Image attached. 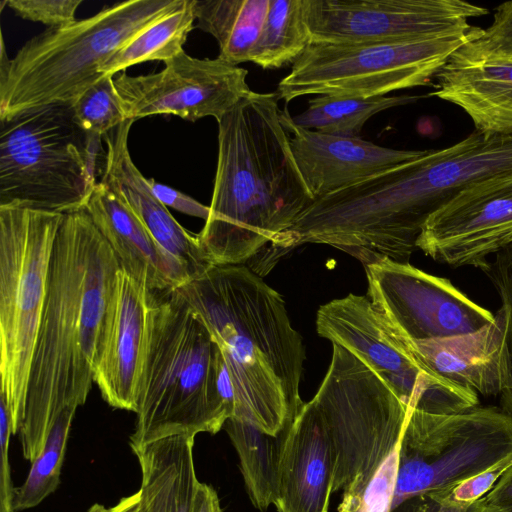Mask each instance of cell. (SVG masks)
<instances>
[{"label": "cell", "instance_id": "cell-1", "mask_svg": "<svg viewBox=\"0 0 512 512\" xmlns=\"http://www.w3.org/2000/svg\"><path fill=\"white\" fill-rule=\"evenodd\" d=\"M118 259L86 209L64 215L18 435L32 462L67 408L86 402L104 341Z\"/></svg>", "mask_w": 512, "mask_h": 512}, {"label": "cell", "instance_id": "cell-2", "mask_svg": "<svg viewBox=\"0 0 512 512\" xmlns=\"http://www.w3.org/2000/svg\"><path fill=\"white\" fill-rule=\"evenodd\" d=\"M278 100L276 93L251 90L217 121L210 212L196 235L213 266L245 264L268 243L271 255L315 200L296 165Z\"/></svg>", "mask_w": 512, "mask_h": 512}, {"label": "cell", "instance_id": "cell-3", "mask_svg": "<svg viewBox=\"0 0 512 512\" xmlns=\"http://www.w3.org/2000/svg\"><path fill=\"white\" fill-rule=\"evenodd\" d=\"M177 289L223 354L233 418L273 436L290 427L304 404L305 349L282 296L244 264L212 266Z\"/></svg>", "mask_w": 512, "mask_h": 512}, {"label": "cell", "instance_id": "cell-4", "mask_svg": "<svg viewBox=\"0 0 512 512\" xmlns=\"http://www.w3.org/2000/svg\"><path fill=\"white\" fill-rule=\"evenodd\" d=\"M234 415L223 354L177 288L151 290L149 345L130 447L215 434Z\"/></svg>", "mask_w": 512, "mask_h": 512}, {"label": "cell", "instance_id": "cell-5", "mask_svg": "<svg viewBox=\"0 0 512 512\" xmlns=\"http://www.w3.org/2000/svg\"><path fill=\"white\" fill-rule=\"evenodd\" d=\"M186 0H128L47 28L9 59L2 37L0 119L50 104H72L104 76L101 66L145 28Z\"/></svg>", "mask_w": 512, "mask_h": 512}, {"label": "cell", "instance_id": "cell-6", "mask_svg": "<svg viewBox=\"0 0 512 512\" xmlns=\"http://www.w3.org/2000/svg\"><path fill=\"white\" fill-rule=\"evenodd\" d=\"M101 138L78 126L71 104L0 119V206L84 209L104 170Z\"/></svg>", "mask_w": 512, "mask_h": 512}, {"label": "cell", "instance_id": "cell-7", "mask_svg": "<svg viewBox=\"0 0 512 512\" xmlns=\"http://www.w3.org/2000/svg\"><path fill=\"white\" fill-rule=\"evenodd\" d=\"M64 215L0 206V391L14 435L24 417L51 259Z\"/></svg>", "mask_w": 512, "mask_h": 512}, {"label": "cell", "instance_id": "cell-8", "mask_svg": "<svg viewBox=\"0 0 512 512\" xmlns=\"http://www.w3.org/2000/svg\"><path fill=\"white\" fill-rule=\"evenodd\" d=\"M332 358L313 399L333 453L332 492L358 495L401 444L409 408L362 360L333 343Z\"/></svg>", "mask_w": 512, "mask_h": 512}, {"label": "cell", "instance_id": "cell-9", "mask_svg": "<svg viewBox=\"0 0 512 512\" xmlns=\"http://www.w3.org/2000/svg\"><path fill=\"white\" fill-rule=\"evenodd\" d=\"M479 31L421 41L311 42L275 93L287 104L307 95L369 98L428 85Z\"/></svg>", "mask_w": 512, "mask_h": 512}, {"label": "cell", "instance_id": "cell-10", "mask_svg": "<svg viewBox=\"0 0 512 512\" xmlns=\"http://www.w3.org/2000/svg\"><path fill=\"white\" fill-rule=\"evenodd\" d=\"M512 459V417L499 407L451 414L409 409L392 509Z\"/></svg>", "mask_w": 512, "mask_h": 512}, {"label": "cell", "instance_id": "cell-11", "mask_svg": "<svg viewBox=\"0 0 512 512\" xmlns=\"http://www.w3.org/2000/svg\"><path fill=\"white\" fill-rule=\"evenodd\" d=\"M318 334L338 344L371 368L408 406L451 414L478 406V393L420 364L403 346L368 297L349 294L322 305Z\"/></svg>", "mask_w": 512, "mask_h": 512}, {"label": "cell", "instance_id": "cell-12", "mask_svg": "<svg viewBox=\"0 0 512 512\" xmlns=\"http://www.w3.org/2000/svg\"><path fill=\"white\" fill-rule=\"evenodd\" d=\"M485 7L462 0H305L312 42L421 41L472 29Z\"/></svg>", "mask_w": 512, "mask_h": 512}, {"label": "cell", "instance_id": "cell-13", "mask_svg": "<svg viewBox=\"0 0 512 512\" xmlns=\"http://www.w3.org/2000/svg\"><path fill=\"white\" fill-rule=\"evenodd\" d=\"M368 298L397 334L424 341L468 334L495 321L452 282L388 259L364 266Z\"/></svg>", "mask_w": 512, "mask_h": 512}, {"label": "cell", "instance_id": "cell-14", "mask_svg": "<svg viewBox=\"0 0 512 512\" xmlns=\"http://www.w3.org/2000/svg\"><path fill=\"white\" fill-rule=\"evenodd\" d=\"M157 73L114 79L127 119L172 114L188 121H217L250 93L248 71L217 57L198 59L185 51L164 62Z\"/></svg>", "mask_w": 512, "mask_h": 512}, {"label": "cell", "instance_id": "cell-15", "mask_svg": "<svg viewBox=\"0 0 512 512\" xmlns=\"http://www.w3.org/2000/svg\"><path fill=\"white\" fill-rule=\"evenodd\" d=\"M416 244L436 262L483 270L512 247V171L460 192L427 219Z\"/></svg>", "mask_w": 512, "mask_h": 512}, {"label": "cell", "instance_id": "cell-16", "mask_svg": "<svg viewBox=\"0 0 512 512\" xmlns=\"http://www.w3.org/2000/svg\"><path fill=\"white\" fill-rule=\"evenodd\" d=\"M151 290L119 269L94 381L113 408H138L149 345Z\"/></svg>", "mask_w": 512, "mask_h": 512}, {"label": "cell", "instance_id": "cell-17", "mask_svg": "<svg viewBox=\"0 0 512 512\" xmlns=\"http://www.w3.org/2000/svg\"><path fill=\"white\" fill-rule=\"evenodd\" d=\"M280 119L301 176L314 199L350 187L421 157L426 150H397L360 137L322 133L297 125L287 108Z\"/></svg>", "mask_w": 512, "mask_h": 512}, {"label": "cell", "instance_id": "cell-18", "mask_svg": "<svg viewBox=\"0 0 512 512\" xmlns=\"http://www.w3.org/2000/svg\"><path fill=\"white\" fill-rule=\"evenodd\" d=\"M134 122L128 119L103 136L107 150L100 180L123 198L158 245L184 266L192 280L196 279L213 265L206 259L197 236L176 221L134 164L128 147Z\"/></svg>", "mask_w": 512, "mask_h": 512}, {"label": "cell", "instance_id": "cell-19", "mask_svg": "<svg viewBox=\"0 0 512 512\" xmlns=\"http://www.w3.org/2000/svg\"><path fill=\"white\" fill-rule=\"evenodd\" d=\"M115 253L120 269L149 290L179 288L192 280L174 257L162 249L123 198L99 181L85 206Z\"/></svg>", "mask_w": 512, "mask_h": 512}, {"label": "cell", "instance_id": "cell-20", "mask_svg": "<svg viewBox=\"0 0 512 512\" xmlns=\"http://www.w3.org/2000/svg\"><path fill=\"white\" fill-rule=\"evenodd\" d=\"M333 453L321 411L312 398L294 419L283 450L278 512H328Z\"/></svg>", "mask_w": 512, "mask_h": 512}, {"label": "cell", "instance_id": "cell-21", "mask_svg": "<svg viewBox=\"0 0 512 512\" xmlns=\"http://www.w3.org/2000/svg\"><path fill=\"white\" fill-rule=\"evenodd\" d=\"M393 333L420 364L440 377L483 396L500 395L505 376V315L501 307L493 323L468 334L414 341Z\"/></svg>", "mask_w": 512, "mask_h": 512}, {"label": "cell", "instance_id": "cell-22", "mask_svg": "<svg viewBox=\"0 0 512 512\" xmlns=\"http://www.w3.org/2000/svg\"><path fill=\"white\" fill-rule=\"evenodd\" d=\"M434 95L460 107L484 135L512 134V63L448 61Z\"/></svg>", "mask_w": 512, "mask_h": 512}, {"label": "cell", "instance_id": "cell-23", "mask_svg": "<svg viewBox=\"0 0 512 512\" xmlns=\"http://www.w3.org/2000/svg\"><path fill=\"white\" fill-rule=\"evenodd\" d=\"M194 438L175 435L131 447L141 470L144 512H194L201 484L194 465Z\"/></svg>", "mask_w": 512, "mask_h": 512}, {"label": "cell", "instance_id": "cell-24", "mask_svg": "<svg viewBox=\"0 0 512 512\" xmlns=\"http://www.w3.org/2000/svg\"><path fill=\"white\" fill-rule=\"evenodd\" d=\"M290 427L273 436L238 418H229L223 426L237 451L248 496L262 512L278 498L280 465Z\"/></svg>", "mask_w": 512, "mask_h": 512}, {"label": "cell", "instance_id": "cell-25", "mask_svg": "<svg viewBox=\"0 0 512 512\" xmlns=\"http://www.w3.org/2000/svg\"><path fill=\"white\" fill-rule=\"evenodd\" d=\"M268 8L269 0H196V27L216 39L219 58L238 65L250 61Z\"/></svg>", "mask_w": 512, "mask_h": 512}, {"label": "cell", "instance_id": "cell-26", "mask_svg": "<svg viewBox=\"0 0 512 512\" xmlns=\"http://www.w3.org/2000/svg\"><path fill=\"white\" fill-rule=\"evenodd\" d=\"M312 42L305 0H269L260 35L250 61L263 69L294 63Z\"/></svg>", "mask_w": 512, "mask_h": 512}, {"label": "cell", "instance_id": "cell-27", "mask_svg": "<svg viewBox=\"0 0 512 512\" xmlns=\"http://www.w3.org/2000/svg\"><path fill=\"white\" fill-rule=\"evenodd\" d=\"M196 0H186L180 9L145 28L116 51L100 68L103 76L146 61L166 62L184 51L183 45L194 28Z\"/></svg>", "mask_w": 512, "mask_h": 512}, {"label": "cell", "instance_id": "cell-28", "mask_svg": "<svg viewBox=\"0 0 512 512\" xmlns=\"http://www.w3.org/2000/svg\"><path fill=\"white\" fill-rule=\"evenodd\" d=\"M422 96L352 97L317 95L309 100L308 108L293 117L304 128L326 134L359 137L360 132L373 115L395 107L414 103Z\"/></svg>", "mask_w": 512, "mask_h": 512}, {"label": "cell", "instance_id": "cell-29", "mask_svg": "<svg viewBox=\"0 0 512 512\" xmlns=\"http://www.w3.org/2000/svg\"><path fill=\"white\" fill-rule=\"evenodd\" d=\"M75 412V408H67L55 421L43 450L31 462L25 481L15 488V512L36 507L57 489Z\"/></svg>", "mask_w": 512, "mask_h": 512}, {"label": "cell", "instance_id": "cell-30", "mask_svg": "<svg viewBox=\"0 0 512 512\" xmlns=\"http://www.w3.org/2000/svg\"><path fill=\"white\" fill-rule=\"evenodd\" d=\"M75 122L85 132L102 137L128 120L116 91L113 76H104L72 104Z\"/></svg>", "mask_w": 512, "mask_h": 512}, {"label": "cell", "instance_id": "cell-31", "mask_svg": "<svg viewBox=\"0 0 512 512\" xmlns=\"http://www.w3.org/2000/svg\"><path fill=\"white\" fill-rule=\"evenodd\" d=\"M512 59V1L495 8L493 20L486 28H480L477 36L470 39L450 58L456 63L496 62Z\"/></svg>", "mask_w": 512, "mask_h": 512}, {"label": "cell", "instance_id": "cell-32", "mask_svg": "<svg viewBox=\"0 0 512 512\" xmlns=\"http://www.w3.org/2000/svg\"><path fill=\"white\" fill-rule=\"evenodd\" d=\"M482 271L498 293L505 315V376L499 396L501 409L512 417V247L492 257Z\"/></svg>", "mask_w": 512, "mask_h": 512}, {"label": "cell", "instance_id": "cell-33", "mask_svg": "<svg viewBox=\"0 0 512 512\" xmlns=\"http://www.w3.org/2000/svg\"><path fill=\"white\" fill-rule=\"evenodd\" d=\"M400 448L401 444L390 453L358 495L342 498L337 512H391Z\"/></svg>", "mask_w": 512, "mask_h": 512}, {"label": "cell", "instance_id": "cell-34", "mask_svg": "<svg viewBox=\"0 0 512 512\" xmlns=\"http://www.w3.org/2000/svg\"><path fill=\"white\" fill-rule=\"evenodd\" d=\"M20 18L41 22L54 28L76 20L75 13L82 0H5Z\"/></svg>", "mask_w": 512, "mask_h": 512}, {"label": "cell", "instance_id": "cell-35", "mask_svg": "<svg viewBox=\"0 0 512 512\" xmlns=\"http://www.w3.org/2000/svg\"><path fill=\"white\" fill-rule=\"evenodd\" d=\"M511 466L512 459L506 460L450 487L436 491L453 502L471 504L484 497Z\"/></svg>", "mask_w": 512, "mask_h": 512}, {"label": "cell", "instance_id": "cell-36", "mask_svg": "<svg viewBox=\"0 0 512 512\" xmlns=\"http://www.w3.org/2000/svg\"><path fill=\"white\" fill-rule=\"evenodd\" d=\"M391 512H510L492 506L482 498L471 504H459L447 499L439 491H431L406 499Z\"/></svg>", "mask_w": 512, "mask_h": 512}, {"label": "cell", "instance_id": "cell-37", "mask_svg": "<svg viewBox=\"0 0 512 512\" xmlns=\"http://www.w3.org/2000/svg\"><path fill=\"white\" fill-rule=\"evenodd\" d=\"M12 432L10 410L5 395L0 391V512H15L14 494L9 462V443Z\"/></svg>", "mask_w": 512, "mask_h": 512}, {"label": "cell", "instance_id": "cell-38", "mask_svg": "<svg viewBox=\"0 0 512 512\" xmlns=\"http://www.w3.org/2000/svg\"><path fill=\"white\" fill-rule=\"evenodd\" d=\"M149 186L156 198L166 207L173 208L181 213L207 220L210 212L209 206H205L192 197L155 181L147 179Z\"/></svg>", "mask_w": 512, "mask_h": 512}, {"label": "cell", "instance_id": "cell-39", "mask_svg": "<svg viewBox=\"0 0 512 512\" xmlns=\"http://www.w3.org/2000/svg\"><path fill=\"white\" fill-rule=\"evenodd\" d=\"M482 500L492 506L512 511V466L501 476Z\"/></svg>", "mask_w": 512, "mask_h": 512}, {"label": "cell", "instance_id": "cell-40", "mask_svg": "<svg viewBox=\"0 0 512 512\" xmlns=\"http://www.w3.org/2000/svg\"><path fill=\"white\" fill-rule=\"evenodd\" d=\"M87 512H144L139 490L129 496L121 498L112 506L100 503L93 504Z\"/></svg>", "mask_w": 512, "mask_h": 512}, {"label": "cell", "instance_id": "cell-41", "mask_svg": "<svg viewBox=\"0 0 512 512\" xmlns=\"http://www.w3.org/2000/svg\"><path fill=\"white\" fill-rule=\"evenodd\" d=\"M194 512H221L219 498L213 487L206 483L200 484Z\"/></svg>", "mask_w": 512, "mask_h": 512}, {"label": "cell", "instance_id": "cell-42", "mask_svg": "<svg viewBox=\"0 0 512 512\" xmlns=\"http://www.w3.org/2000/svg\"><path fill=\"white\" fill-rule=\"evenodd\" d=\"M496 62H507V63H512V59H510V60H504V61H496Z\"/></svg>", "mask_w": 512, "mask_h": 512}]
</instances>
